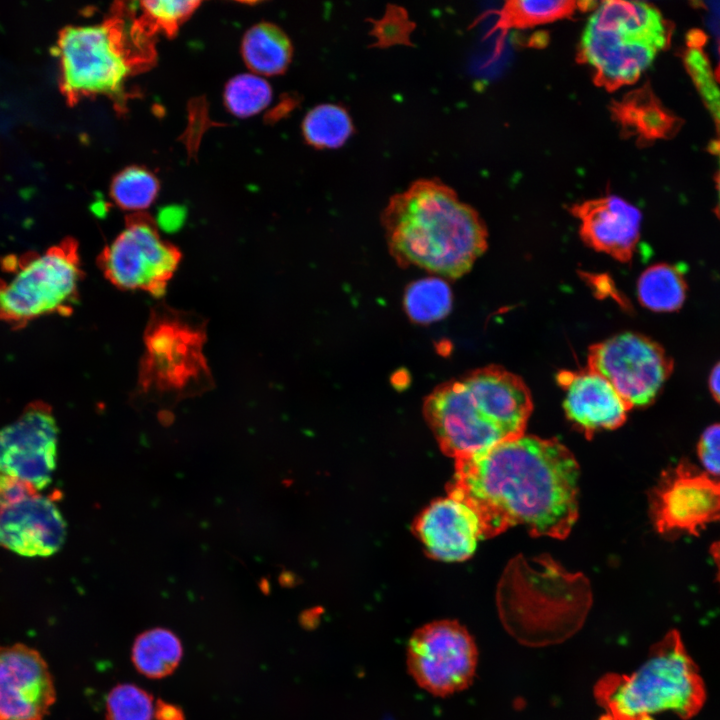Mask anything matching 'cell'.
<instances>
[{"label":"cell","mask_w":720,"mask_h":720,"mask_svg":"<svg viewBox=\"0 0 720 720\" xmlns=\"http://www.w3.org/2000/svg\"><path fill=\"white\" fill-rule=\"evenodd\" d=\"M579 465L555 439L523 435L455 459L448 496L479 517L482 539L524 526L563 539L578 518Z\"/></svg>","instance_id":"obj_1"},{"label":"cell","mask_w":720,"mask_h":720,"mask_svg":"<svg viewBox=\"0 0 720 720\" xmlns=\"http://www.w3.org/2000/svg\"><path fill=\"white\" fill-rule=\"evenodd\" d=\"M579 220L583 242L597 252L626 263L631 260L640 238V210L616 195L586 200L571 207Z\"/></svg>","instance_id":"obj_17"},{"label":"cell","mask_w":720,"mask_h":720,"mask_svg":"<svg viewBox=\"0 0 720 720\" xmlns=\"http://www.w3.org/2000/svg\"><path fill=\"white\" fill-rule=\"evenodd\" d=\"M565 391L563 407L566 416L588 437L601 429H616L631 409L614 387L588 367L576 371L561 370L556 375Z\"/></svg>","instance_id":"obj_18"},{"label":"cell","mask_w":720,"mask_h":720,"mask_svg":"<svg viewBox=\"0 0 720 720\" xmlns=\"http://www.w3.org/2000/svg\"><path fill=\"white\" fill-rule=\"evenodd\" d=\"M153 697L134 684H119L106 699V720H152Z\"/></svg>","instance_id":"obj_29"},{"label":"cell","mask_w":720,"mask_h":720,"mask_svg":"<svg viewBox=\"0 0 720 720\" xmlns=\"http://www.w3.org/2000/svg\"><path fill=\"white\" fill-rule=\"evenodd\" d=\"M36 492L39 491L31 484L0 474V505L16 502Z\"/></svg>","instance_id":"obj_32"},{"label":"cell","mask_w":720,"mask_h":720,"mask_svg":"<svg viewBox=\"0 0 720 720\" xmlns=\"http://www.w3.org/2000/svg\"><path fill=\"white\" fill-rule=\"evenodd\" d=\"M155 720H184L183 711L176 705L159 700L154 708Z\"/></svg>","instance_id":"obj_33"},{"label":"cell","mask_w":720,"mask_h":720,"mask_svg":"<svg viewBox=\"0 0 720 720\" xmlns=\"http://www.w3.org/2000/svg\"><path fill=\"white\" fill-rule=\"evenodd\" d=\"M146 17L164 29H174L200 5L198 1L148 0L140 3Z\"/></svg>","instance_id":"obj_30"},{"label":"cell","mask_w":720,"mask_h":720,"mask_svg":"<svg viewBox=\"0 0 720 720\" xmlns=\"http://www.w3.org/2000/svg\"><path fill=\"white\" fill-rule=\"evenodd\" d=\"M55 701L41 653L24 643H0V720H44Z\"/></svg>","instance_id":"obj_14"},{"label":"cell","mask_w":720,"mask_h":720,"mask_svg":"<svg viewBox=\"0 0 720 720\" xmlns=\"http://www.w3.org/2000/svg\"><path fill=\"white\" fill-rule=\"evenodd\" d=\"M672 25L654 6L638 1H603L593 8L578 46V61L608 91L636 82L668 47Z\"/></svg>","instance_id":"obj_5"},{"label":"cell","mask_w":720,"mask_h":720,"mask_svg":"<svg viewBox=\"0 0 720 720\" xmlns=\"http://www.w3.org/2000/svg\"><path fill=\"white\" fill-rule=\"evenodd\" d=\"M709 552L716 566V577L720 583V540L711 544Z\"/></svg>","instance_id":"obj_37"},{"label":"cell","mask_w":720,"mask_h":720,"mask_svg":"<svg viewBox=\"0 0 720 720\" xmlns=\"http://www.w3.org/2000/svg\"><path fill=\"white\" fill-rule=\"evenodd\" d=\"M649 502L658 533L698 536L708 524L720 521V478L682 459L662 473Z\"/></svg>","instance_id":"obj_12"},{"label":"cell","mask_w":720,"mask_h":720,"mask_svg":"<svg viewBox=\"0 0 720 720\" xmlns=\"http://www.w3.org/2000/svg\"><path fill=\"white\" fill-rule=\"evenodd\" d=\"M587 367L603 376L632 409L656 400L673 371V360L656 341L627 331L591 345Z\"/></svg>","instance_id":"obj_10"},{"label":"cell","mask_w":720,"mask_h":720,"mask_svg":"<svg viewBox=\"0 0 720 720\" xmlns=\"http://www.w3.org/2000/svg\"><path fill=\"white\" fill-rule=\"evenodd\" d=\"M688 38L685 65L705 106L720 129V87L702 50L704 37L699 32H693Z\"/></svg>","instance_id":"obj_28"},{"label":"cell","mask_w":720,"mask_h":720,"mask_svg":"<svg viewBox=\"0 0 720 720\" xmlns=\"http://www.w3.org/2000/svg\"><path fill=\"white\" fill-rule=\"evenodd\" d=\"M381 224L400 267H417L445 280L468 273L488 247L478 212L435 179L417 180L392 196Z\"/></svg>","instance_id":"obj_2"},{"label":"cell","mask_w":720,"mask_h":720,"mask_svg":"<svg viewBox=\"0 0 720 720\" xmlns=\"http://www.w3.org/2000/svg\"><path fill=\"white\" fill-rule=\"evenodd\" d=\"M708 383L713 398L720 404V361L713 367Z\"/></svg>","instance_id":"obj_35"},{"label":"cell","mask_w":720,"mask_h":720,"mask_svg":"<svg viewBox=\"0 0 720 720\" xmlns=\"http://www.w3.org/2000/svg\"><path fill=\"white\" fill-rule=\"evenodd\" d=\"M402 302L411 322L428 325L450 313L453 295L445 279L430 276L411 282L404 291Z\"/></svg>","instance_id":"obj_24"},{"label":"cell","mask_w":720,"mask_h":720,"mask_svg":"<svg viewBox=\"0 0 720 720\" xmlns=\"http://www.w3.org/2000/svg\"><path fill=\"white\" fill-rule=\"evenodd\" d=\"M293 47L287 34L277 25L260 22L243 35L241 55L249 71L266 76L283 73L289 66Z\"/></svg>","instance_id":"obj_20"},{"label":"cell","mask_w":720,"mask_h":720,"mask_svg":"<svg viewBox=\"0 0 720 720\" xmlns=\"http://www.w3.org/2000/svg\"><path fill=\"white\" fill-rule=\"evenodd\" d=\"M159 216L161 224L176 227L181 224L184 214L179 208H167Z\"/></svg>","instance_id":"obj_34"},{"label":"cell","mask_w":720,"mask_h":720,"mask_svg":"<svg viewBox=\"0 0 720 720\" xmlns=\"http://www.w3.org/2000/svg\"><path fill=\"white\" fill-rule=\"evenodd\" d=\"M273 91L265 77L251 71L230 78L223 91L226 110L237 118H250L264 111L272 102Z\"/></svg>","instance_id":"obj_26"},{"label":"cell","mask_w":720,"mask_h":720,"mask_svg":"<svg viewBox=\"0 0 720 720\" xmlns=\"http://www.w3.org/2000/svg\"><path fill=\"white\" fill-rule=\"evenodd\" d=\"M406 659L408 672L419 687L434 696L446 697L472 684L478 649L465 626L442 619L413 632Z\"/></svg>","instance_id":"obj_9"},{"label":"cell","mask_w":720,"mask_h":720,"mask_svg":"<svg viewBox=\"0 0 720 720\" xmlns=\"http://www.w3.org/2000/svg\"><path fill=\"white\" fill-rule=\"evenodd\" d=\"M58 428L51 407L30 402L11 424L0 429V474L45 488L56 468Z\"/></svg>","instance_id":"obj_13"},{"label":"cell","mask_w":720,"mask_h":720,"mask_svg":"<svg viewBox=\"0 0 720 720\" xmlns=\"http://www.w3.org/2000/svg\"><path fill=\"white\" fill-rule=\"evenodd\" d=\"M180 259L179 250L161 237L156 226L139 217L128 221L103 249L98 263L105 277L116 287L160 296Z\"/></svg>","instance_id":"obj_11"},{"label":"cell","mask_w":720,"mask_h":720,"mask_svg":"<svg viewBox=\"0 0 720 720\" xmlns=\"http://www.w3.org/2000/svg\"><path fill=\"white\" fill-rule=\"evenodd\" d=\"M712 151L715 152L718 155L719 158V169H718V175H717V205H716V214L720 219V129H719V137L716 141L712 143Z\"/></svg>","instance_id":"obj_36"},{"label":"cell","mask_w":720,"mask_h":720,"mask_svg":"<svg viewBox=\"0 0 720 720\" xmlns=\"http://www.w3.org/2000/svg\"><path fill=\"white\" fill-rule=\"evenodd\" d=\"M183 648L179 638L170 630L154 628L137 636L132 647V661L142 675L161 679L179 665Z\"/></svg>","instance_id":"obj_21"},{"label":"cell","mask_w":720,"mask_h":720,"mask_svg":"<svg viewBox=\"0 0 720 720\" xmlns=\"http://www.w3.org/2000/svg\"><path fill=\"white\" fill-rule=\"evenodd\" d=\"M697 454L704 471L720 478V423L708 426L700 436Z\"/></svg>","instance_id":"obj_31"},{"label":"cell","mask_w":720,"mask_h":720,"mask_svg":"<svg viewBox=\"0 0 720 720\" xmlns=\"http://www.w3.org/2000/svg\"><path fill=\"white\" fill-rule=\"evenodd\" d=\"M611 113L625 133L640 140L671 136L679 120L665 110L648 87L631 91L611 105Z\"/></svg>","instance_id":"obj_19"},{"label":"cell","mask_w":720,"mask_h":720,"mask_svg":"<svg viewBox=\"0 0 720 720\" xmlns=\"http://www.w3.org/2000/svg\"><path fill=\"white\" fill-rule=\"evenodd\" d=\"M532 409L524 380L498 365L440 383L423 402L440 449L455 459L523 436Z\"/></svg>","instance_id":"obj_3"},{"label":"cell","mask_w":720,"mask_h":720,"mask_svg":"<svg viewBox=\"0 0 720 720\" xmlns=\"http://www.w3.org/2000/svg\"><path fill=\"white\" fill-rule=\"evenodd\" d=\"M595 697L605 712L601 720H655L665 712L687 720L701 711L707 693L697 664L673 629L636 670L603 677Z\"/></svg>","instance_id":"obj_4"},{"label":"cell","mask_w":720,"mask_h":720,"mask_svg":"<svg viewBox=\"0 0 720 720\" xmlns=\"http://www.w3.org/2000/svg\"><path fill=\"white\" fill-rule=\"evenodd\" d=\"M596 2L588 1H523L504 3L498 12L496 30L524 29L551 23L574 15L577 11L591 8Z\"/></svg>","instance_id":"obj_23"},{"label":"cell","mask_w":720,"mask_h":720,"mask_svg":"<svg viewBox=\"0 0 720 720\" xmlns=\"http://www.w3.org/2000/svg\"><path fill=\"white\" fill-rule=\"evenodd\" d=\"M10 282L0 279V320L21 328L43 315H69L78 297L82 269L78 243L65 239L44 254L18 259Z\"/></svg>","instance_id":"obj_6"},{"label":"cell","mask_w":720,"mask_h":720,"mask_svg":"<svg viewBox=\"0 0 720 720\" xmlns=\"http://www.w3.org/2000/svg\"><path fill=\"white\" fill-rule=\"evenodd\" d=\"M412 531L430 558L445 562L467 560L482 539L474 510L448 495L426 506L414 520Z\"/></svg>","instance_id":"obj_16"},{"label":"cell","mask_w":720,"mask_h":720,"mask_svg":"<svg viewBox=\"0 0 720 720\" xmlns=\"http://www.w3.org/2000/svg\"><path fill=\"white\" fill-rule=\"evenodd\" d=\"M66 523L51 496L36 492L0 505V546L27 557H46L64 544Z\"/></svg>","instance_id":"obj_15"},{"label":"cell","mask_w":720,"mask_h":720,"mask_svg":"<svg viewBox=\"0 0 720 720\" xmlns=\"http://www.w3.org/2000/svg\"><path fill=\"white\" fill-rule=\"evenodd\" d=\"M56 56L61 87L70 99L118 96L132 72V59L109 23L66 27L58 37Z\"/></svg>","instance_id":"obj_8"},{"label":"cell","mask_w":720,"mask_h":720,"mask_svg":"<svg viewBox=\"0 0 720 720\" xmlns=\"http://www.w3.org/2000/svg\"><path fill=\"white\" fill-rule=\"evenodd\" d=\"M302 131L305 140L317 148H338L353 132L348 112L335 104H321L304 117Z\"/></svg>","instance_id":"obj_25"},{"label":"cell","mask_w":720,"mask_h":720,"mask_svg":"<svg viewBox=\"0 0 720 720\" xmlns=\"http://www.w3.org/2000/svg\"><path fill=\"white\" fill-rule=\"evenodd\" d=\"M159 189V181L150 170L129 166L112 179L110 196L119 208L129 212H142L154 203Z\"/></svg>","instance_id":"obj_27"},{"label":"cell","mask_w":720,"mask_h":720,"mask_svg":"<svg viewBox=\"0 0 720 720\" xmlns=\"http://www.w3.org/2000/svg\"><path fill=\"white\" fill-rule=\"evenodd\" d=\"M205 330L184 313L154 310L144 335L139 385L146 393L185 396L210 381L203 355Z\"/></svg>","instance_id":"obj_7"},{"label":"cell","mask_w":720,"mask_h":720,"mask_svg":"<svg viewBox=\"0 0 720 720\" xmlns=\"http://www.w3.org/2000/svg\"><path fill=\"white\" fill-rule=\"evenodd\" d=\"M687 284L678 266L658 263L649 266L637 281V297L653 312L679 310L686 298Z\"/></svg>","instance_id":"obj_22"}]
</instances>
